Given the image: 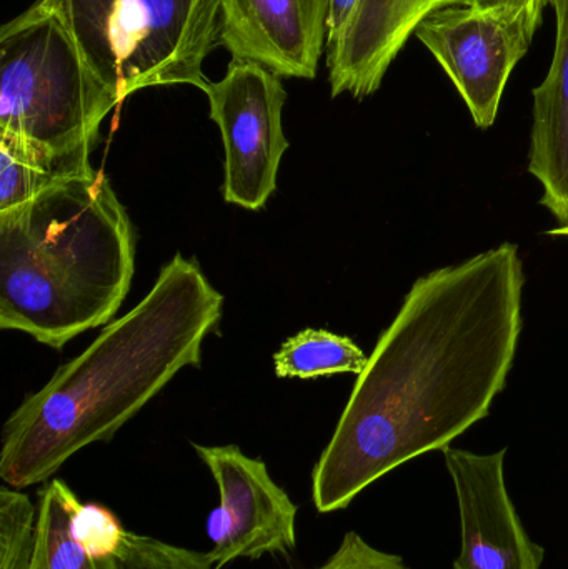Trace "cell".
Here are the masks:
<instances>
[{
    "label": "cell",
    "instance_id": "obj_1",
    "mask_svg": "<svg viewBox=\"0 0 568 569\" xmlns=\"http://www.w3.org/2000/svg\"><path fill=\"white\" fill-rule=\"evenodd\" d=\"M524 284L509 242L413 282L313 467L319 513L346 510L390 471L489 417L516 360Z\"/></svg>",
    "mask_w": 568,
    "mask_h": 569
},
{
    "label": "cell",
    "instance_id": "obj_2",
    "mask_svg": "<svg viewBox=\"0 0 568 569\" xmlns=\"http://www.w3.org/2000/svg\"><path fill=\"white\" fill-rule=\"evenodd\" d=\"M222 307L197 262L177 253L136 308L10 415L0 448L3 483H46L77 451L112 440L182 368L199 367Z\"/></svg>",
    "mask_w": 568,
    "mask_h": 569
},
{
    "label": "cell",
    "instance_id": "obj_3",
    "mask_svg": "<svg viewBox=\"0 0 568 569\" xmlns=\"http://www.w3.org/2000/svg\"><path fill=\"white\" fill-rule=\"evenodd\" d=\"M136 240L100 170L0 212V327L62 348L112 320L129 293Z\"/></svg>",
    "mask_w": 568,
    "mask_h": 569
},
{
    "label": "cell",
    "instance_id": "obj_4",
    "mask_svg": "<svg viewBox=\"0 0 568 569\" xmlns=\"http://www.w3.org/2000/svg\"><path fill=\"white\" fill-rule=\"evenodd\" d=\"M119 103L39 0L0 30V132L26 140L67 176L93 169L100 126Z\"/></svg>",
    "mask_w": 568,
    "mask_h": 569
},
{
    "label": "cell",
    "instance_id": "obj_5",
    "mask_svg": "<svg viewBox=\"0 0 568 569\" xmlns=\"http://www.w3.org/2000/svg\"><path fill=\"white\" fill-rule=\"evenodd\" d=\"M122 103L149 87L207 92L203 62L220 46V0H39Z\"/></svg>",
    "mask_w": 568,
    "mask_h": 569
},
{
    "label": "cell",
    "instance_id": "obj_6",
    "mask_svg": "<svg viewBox=\"0 0 568 569\" xmlns=\"http://www.w3.org/2000/svg\"><path fill=\"white\" fill-rule=\"evenodd\" d=\"M210 119L219 126L223 152V199L260 210L277 189L289 149L282 112L287 93L277 76L250 60H230L226 76L207 89Z\"/></svg>",
    "mask_w": 568,
    "mask_h": 569
},
{
    "label": "cell",
    "instance_id": "obj_7",
    "mask_svg": "<svg viewBox=\"0 0 568 569\" xmlns=\"http://www.w3.org/2000/svg\"><path fill=\"white\" fill-rule=\"evenodd\" d=\"M542 22L527 16L449 6L430 13L416 37L442 67L474 123H496L507 82L527 56Z\"/></svg>",
    "mask_w": 568,
    "mask_h": 569
},
{
    "label": "cell",
    "instance_id": "obj_8",
    "mask_svg": "<svg viewBox=\"0 0 568 569\" xmlns=\"http://www.w3.org/2000/svg\"><path fill=\"white\" fill-rule=\"evenodd\" d=\"M219 491V505L207 518V551L216 569L266 555L289 557L297 548L299 507L270 477L259 458L239 447L192 445Z\"/></svg>",
    "mask_w": 568,
    "mask_h": 569
},
{
    "label": "cell",
    "instance_id": "obj_9",
    "mask_svg": "<svg viewBox=\"0 0 568 569\" xmlns=\"http://www.w3.org/2000/svg\"><path fill=\"white\" fill-rule=\"evenodd\" d=\"M507 450L446 448L456 493L460 551L454 569H542L546 550L530 538L506 480Z\"/></svg>",
    "mask_w": 568,
    "mask_h": 569
},
{
    "label": "cell",
    "instance_id": "obj_10",
    "mask_svg": "<svg viewBox=\"0 0 568 569\" xmlns=\"http://www.w3.org/2000/svg\"><path fill=\"white\" fill-rule=\"evenodd\" d=\"M220 46L280 77L313 79L327 46L329 0H220Z\"/></svg>",
    "mask_w": 568,
    "mask_h": 569
},
{
    "label": "cell",
    "instance_id": "obj_11",
    "mask_svg": "<svg viewBox=\"0 0 568 569\" xmlns=\"http://www.w3.org/2000/svg\"><path fill=\"white\" fill-rule=\"evenodd\" d=\"M442 7L446 0H357L342 32L327 43L332 97L373 96L420 23Z\"/></svg>",
    "mask_w": 568,
    "mask_h": 569
},
{
    "label": "cell",
    "instance_id": "obj_12",
    "mask_svg": "<svg viewBox=\"0 0 568 569\" xmlns=\"http://www.w3.org/2000/svg\"><path fill=\"white\" fill-rule=\"evenodd\" d=\"M557 32L546 79L532 90L529 173L542 186L540 206L568 226V0H554Z\"/></svg>",
    "mask_w": 568,
    "mask_h": 569
},
{
    "label": "cell",
    "instance_id": "obj_13",
    "mask_svg": "<svg viewBox=\"0 0 568 569\" xmlns=\"http://www.w3.org/2000/svg\"><path fill=\"white\" fill-rule=\"evenodd\" d=\"M80 500L62 480H50L37 503V545L30 569H119L116 558L89 557L73 537Z\"/></svg>",
    "mask_w": 568,
    "mask_h": 569
},
{
    "label": "cell",
    "instance_id": "obj_14",
    "mask_svg": "<svg viewBox=\"0 0 568 569\" xmlns=\"http://www.w3.org/2000/svg\"><path fill=\"white\" fill-rule=\"evenodd\" d=\"M367 357L350 338L326 330H303L289 338L276 357V375L280 378L330 377V375H360Z\"/></svg>",
    "mask_w": 568,
    "mask_h": 569
},
{
    "label": "cell",
    "instance_id": "obj_15",
    "mask_svg": "<svg viewBox=\"0 0 568 569\" xmlns=\"http://www.w3.org/2000/svg\"><path fill=\"white\" fill-rule=\"evenodd\" d=\"M69 177L26 140L0 132V212L29 202Z\"/></svg>",
    "mask_w": 568,
    "mask_h": 569
},
{
    "label": "cell",
    "instance_id": "obj_16",
    "mask_svg": "<svg viewBox=\"0 0 568 569\" xmlns=\"http://www.w3.org/2000/svg\"><path fill=\"white\" fill-rule=\"evenodd\" d=\"M37 545V507L22 490L0 488V569H30Z\"/></svg>",
    "mask_w": 568,
    "mask_h": 569
},
{
    "label": "cell",
    "instance_id": "obj_17",
    "mask_svg": "<svg viewBox=\"0 0 568 569\" xmlns=\"http://www.w3.org/2000/svg\"><path fill=\"white\" fill-rule=\"evenodd\" d=\"M119 569H216L209 555L127 531L116 557Z\"/></svg>",
    "mask_w": 568,
    "mask_h": 569
},
{
    "label": "cell",
    "instance_id": "obj_18",
    "mask_svg": "<svg viewBox=\"0 0 568 569\" xmlns=\"http://www.w3.org/2000/svg\"><path fill=\"white\" fill-rule=\"evenodd\" d=\"M73 537L96 560L116 558L127 530L119 518L99 503H80L72 520Z\"/></svg>",
    "mask_w": 568,
    "mask_h": 569
},
{
    "label": "cell",
    "instance_id": "obj_19",
    "mask_svg": "<svg viewBox=\"0 0 568 569\" xmlns=\"http://www.w3.org/2000/svg\"><path fill=\"white\" fill-rule=\"evenodd\" d=\"M312 569H412L399 555L380 550L357 531H347L337 550Z\"/></svg>",
    "mask_w": 568,
    "mask_h": 569
},
{
    "label": "cell",
    "instance_id": "obj_20",
    "mask_svg": "<svg viewBox=\"0 0 568 569\" xmlns=\"http://www.w3.org/2000/svg\"><path fill=\"white\" fill-rule=\"evenodd\" d=\"M554 0H446V7L460 6L480 10V12L509 13L527 16L544 22V12Z\"/></svg>",
    "mask_w": 568,
    "mask_h": 569
},
{
    "label": "cell",
    "instance_id": "obj_21",
    "mask_svg": "<svg viewBox=\"0 0 568 569\" xmlns=\"http://www.w3.org/2000/svg\"><path fill=\"white\" fill-rule=\"evenodd\" d=\"M357 0H329V19H327V43L332 42L343 27L347 20L352 16L353 7Z\"/></svg>",
    "mask_w": 568,
    "mask_h": 569
},
{
    "label": "cell",
    "instance_id": "obj_22",
    "mask_svg": "<svg viewBox=\"0 0 568 569\" xmlns=\"http://www.w3.org/2000/svg\"><path fill=\"white\" fill-rule=\"evenodd\" d=\"M547 236L568 237V226L557 227V229L549 230V232H547Z\"/></svg>",
    "mask_w": 568,
    "mask_h": 569
}]
</instances>
